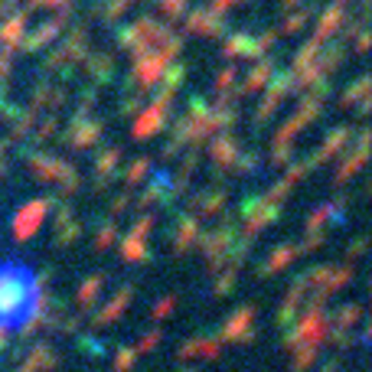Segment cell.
<instances>
[{
  "instance_id": "1",
  "label": "cell",
  "mask_w": 372,
  "mask_h": 372,
  "mask_svg": "<svg viewBox=\"0 0 372 372\" xmlns=\"http://www.w3.org/2000/svg\"><path fill=\"white\" fill-rule=\"evenodd\" d=\"M40 307L36 271L23 262H0V330H23Z\"/></svg>"
}]
</instances>
